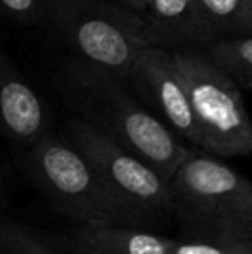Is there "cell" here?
<instances>
[{"mask_svg": "<svg viewBox=\"0 0 252 254\" xmlns=\"http://www.w3.org/2000/svg\"><path fill=\"white\" fill-rule=\"evenodd\" d=\"M232 254H252V239H249V241H244Z\"/></svg>", "mask_w": 252, "mask_h": 254, "instance_id": "obj_17", "label": "cell"}, {"mask_svg": "<svg viewBox=\"0 0 252 254\" xmlns=\"http://www.w3.org/2000/svg\"><path fill=\"white\" fill-rule=\"evenodd\" d=\"M2 23H3V16L0 14V37H2Z\"/></svg>", "mask_w": 252, "mask_h": 254, "instance_id": "obj_19", "label": "cell"}, {"mask_svg": "<svg viewBox=\"0 0 252 254\" xmlns=\"http://www.w3.org/2000/svg\"><path fill=\"white\" fill-rule=\"evenodd\" d=\"M197 123L199 149L218 157L252 154V120L239 81L202 49H175Z\"/></svg>", "mask_w": 252, "mask_h": 254, "instance_id": "obj_5", "label": "cell"}, {"mask_svg": "<svg viewBox=\"0 0 252 254\" xmlns=\"http://www.w3.org/2000/svg\"><path fill=\"white\" fill-rule=\"evenodd\" d=\"M239 85L246 90H251L252 92V78H246V80H240Z\"/></svg>", "mask_w": 252, "mask_h": 254, "instance_id": "obj_18", "label": "cell"}, {"mask_svg": "<svg viewBox=\"0 0 252 254\" xmlns=\"http://www.w3.org/2000/svg\"><path fill=\"white\" fill-rule=\"evenodd\" d=\"M12 164L62 216L74 225L145 228L111 194L80 149L50 130L30 145H10Z\"/></svg>", "mask_w": 252, "mask_h": 254, "instance_id": "obj_2", "label": "cell"}, {"mask_svg": "<svg viewBox=\"0 0 252 254\" xmlns=\"http://www.w3.org/2000/svg\"><path fill=\"white\" fill-rule=\"evenodd\" d=\"M0 14L23 26L45 28L42 0H0Z\"/></svg>", "mask_w": 252, "mask_h": 254, "instance_id": "obj_14", "label": "cell"}, {"mask_svg": "<svg viewBox=\"0 0 252 254\" xmlns=\"http://www.w3.org/2000/svg\"><path fill=\"white\" fill-rule=\"evenodd\" d=\"M76 254H171L175 239L128 225H74L66 235Z\"/></svg>", "mask_w": 252, "mask_h": 254, "instance_id": "obj_10", "label": "cell"}, {"mask_svg": "<svg viewBox=\"0 0 252 254\" xmlns=\"http://www.w3.org/2000/svg\"><path fill=\"white\" fill-rule=\"evenodd\" d=\"M45 28L73 56L123 78L144 45L140 23L114 0H42Z\"/></svg>", "mask_w": 252, "mask_h": 254, "instance_id": "obj_4", "label": "cell"}, {"mask_svg": "<svg viewBox=\"0 0 252 254\" xmlns=\"http://www.w3.org/2000/svg\"><path fill=\"white\" fill-rule=\"evenodd\" d=\"M66 106L101 133L171 180L190 149L144 106L121 78L69 54L55 69Z\"/></svg>", "mask_w": 252, "mask_h": 254, "instance_id": "obj_1", "label": "cell"}, {"mask_svg": "<svg viewBox=\"0 0 252 254\" xmlns=\"http://www.w3.org/2000/svg\"><path fill=\"white\" fill-rule=\"evenodd\" d=\"M50 130L54 128L49 106L14 61L0 52V137L10 145H30Z\"/></svg>", "mask_w": 252, "mask_h": 254, "instance_id": "obj_9", "label": "cell"}, {"mask_svg": "<svg viewBox=\"0 0 252 254\" xmlns=\"http://www.w3.org/2000/svg\"><path fill=\"white\" fill-rule=\"evenodd\" d=\"M249 241V239H247ZM244 241H205V239H175L171 254H232Z\"/></svg>", "mask_w": 252, "mask_h": 254, "instance_id": "obj_15", "label": "cell"}, {"mask_svg": "<svg viewBox=\"0 0 252 254\" xmlns=\"http://www.w3.org/2000/svg\"><path fill=\"white\" fill-rule=\"evenodd\" d=\"M197 2L219 40L252 37V0H197Z\"/></svg>", "mask_w": 252, "mask_h": 254, "instance_id": "obj_12", "label": "cell"}, {"mask_svg": "<svg viewBox=\"0 0 252 254\" xmlns=\"http://www.w3.org/2000/svg\"><path fill=\"white\" fill-rule=\"evenodd\" d=\"M182 237L252 239V182L218 156L192 147L169 180Z\"/></svg>", "mask_w": 252, "mask_h": 254, "instance_id": "obj_3", "label": "cell"}, {"mask_svg": "<svg viewBox=\"0 0 252 254\" xmlns=\"http://www.w3.org/2000/svg\"><path fill=\"white\" fill-rule=\"evenodd\" d=\"M61 131L87 157L109 194L145 228L173 216L169 182L154 168L74 114Z\"/></svg>", "mask_w": 252, "mask_h": 254, "instance_id": "obj_6", "label": "cell"}, {"mask_svg": "<svg viewBox=\"0 0 252 254\" xmlns=\"http://www.w3.org/2000/svg\"><path fill=\"white\" fill-rule=\"evenodd\" d=\"M202 51L237 81L252 78V37L223 38L205 45Z\"/></svg>", "mask_w": 252, "mask_h": 254, "instance_id": "obj_13", "label": "cell"}, {"mask_svg": "<svg viewBox=\"0 0 252 254\" xmlns=\"http://www.w3.org/2000/svg\"><path fill=\"white\" fill-rule=\"evenodd\" d=\"M0 254H76L64 235H54L44 228L0 216Z\"/></svg>", "mask_w": 252, "mask_h": 254, "instance_id": "obj_11", "label": "cell"}, {"mask_svg": "<svg viewBox=\"0 0 252 254\" xmlns=\"http://www.w3.org/2000/svg\"><path fill=\"white\" fill-rule=\"evenodd\" d=\"M123 83L155 118L190 147L201 145L187 81L171 49L144 45L135 52Z\"/></svg>", "mask_w": 252, "mask_h": 254, "instance_id": "obj_7", "label": "cell"}, {"mask_svg": "<svg viewBox=\"0 0 252 254\" xmlns=\"http://www.w3.org/2000/svg\"><path fill=\"white\" fill-rule=\"evenodd\" d=\"M9 207H10L9 184H7V178L3 175V171L0 170V216L2 214H9Z\"/></svg>", "mask_w": 252, "mask_h": 254, "instance_id": "obj_16", "label": "cell"}, {"mask_svg": "<svg viewBox=\"0 0 252 254\" xmlns=\"http://www.w3.org/2000/svg\"><path fill=\"white\" fill-rule=\"evenodd\" d=\"M140 23L149 45L204 49L219 40L197 0H114Z\"/></svg>", "mask_w": 252, "mask_h": 254, "instance_id": "obj_8", "label": "cell"}]
</instances>
